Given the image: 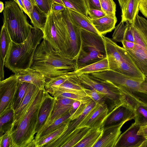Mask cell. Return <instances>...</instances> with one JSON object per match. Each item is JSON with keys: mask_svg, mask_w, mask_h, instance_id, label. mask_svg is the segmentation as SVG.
<instances>
[{"mask_svg": "<svg viewBox=\"0 0 147 147\" xmlns=\"http://www.w3.org/2000/svg\"><path fill=\"white\" fill-rule=\"evenodd\" d=\"M30 68L42 74L46 81L77 69L76 59L62 55L43 39L36 50Z\"/></svg>", "mask_w": 147, "mask_h": 147, "instance_id": "obj_1", "label": "cell"}, {"mask_svg": "<svg viewBox=\"0 0 147 147\" xmlns=\"http://www.w3.org/2000/svg\"><path fill=\"white\" fill-rule=\"evenodd\" d=\"M48 93L45 88H38L23 115L10 130L11 147H34L40 109Z\"/></svg>", "mask_w": 147, "mask_h": 147, "instance_id": "obj_2", "label": "cell"}, {"mask_svg": "<svg viewBox=\"0 0 147 147\" xmlns=\"http://www.w3.org/2000/svg\"><path fill=\"white\" fill-rule=\"evenodd\" d=\"M42 31L34 27L27 38L16 43L12 41L5 60L4 66L15 73L30 68L36 50L43 37Z\"/></svg>", "mask_w": 147, "mask_h": 147, "instance_id": "obj_3", "label": "cell"}, {"mask_svg": "<svg viewBox=\"0 0 147 147\" xmlns=\"http://www.w3.org/2000/svg\"><path fill=\"white\" fill-rule=\"evenodd\" d=\"M105 46L109 69L134 80L142 81L145 76L137 67L127 51L112 39L102 35Z\"/></svg>", "mask_w": 147, "mask_h": 147, "instance_id": "obj_4", "label": "cell"}, {"mask_svg": "<svg viewBox=\"0 0 147 147\" xmlns=\"http://www.w3.org/2000/svg\"><path fill=\"white\" fill-rule=\"evenodd\" d=\"M3 25L7 28L12 41L21 43L28 36L34 27L27 19L26 14L13 0L5 2Z\"/></svg>", "mask_w": 147, "mask_h": 147, "instance_id": "obj_5", "label": "cell"}, {"mask_svg": "<svg viewBox=\"0 0 147 147\" xmlns=\"http://www.w3.org/2000/svg\"><path fill=\"white\" fill-rule=\"evenodd\" d=\"M80 30L81 45L76 58L77 70L107 57L102 35L82 29Z\"/></svg>", "mask_w": 147, "mask_h": 147, "instance_id": "obj_6", "label": "cell"}, {"mask_svg": "<svg viewBox=\"0 0 147 147\" xmlns=\"http://www.w3.org/2000/svg\"><path fill=\"white\" fill-rule=\"evenodd\" d=\"M43 32V39L47 41L55 50L59 51L62 55L67 34L62 12L57 13L51 11L47 16Z\"/></svg>", "mask_w": 147, "mask_h": 147, "instance_id": "obj_7", "label": "cell"}, {"mask_svg": "<svg viewBox=\"0 0 147 147\" xmlns=\"http://www.w3.org/2000/svg\"><path fill=\"white\" fill-rule=\"evenodd\" d=\"M76 74L79 81L84 86L96 90L103 94L106 98L110 101L112 109L123 105L124 98L122 90L117 86L109 82L96 80L88 74Z\"/></svg>", "mask_w": 147, "mask_h": 147, "instance_id": "obj_8", "label": "cell"}, {"mask_svg": "<svg viewBox=\"0 0 147 147\" xmlns=\"http://www.w3.org/2000/svg\"><path fill=\"white\" fill-rule=\"evenodd\" d=\"M109 80L110 82L147 106V76H145L144 80L138 81L113 71Z\"/></svg>", "mask_w": 147, "mask_h": 147, "instance_id": "obj_9", "label": "cell"}, {"mask_svg": "<svg viewBox=\"0 0 147 147\" xmlns=\"http://www.w3.org/2000/svg\"><path fill=\"white\" fill-rule=\"evenodd\" d=\"M65 21L67 34L62 55L71 59L76 58L81 45V38L80 28L71 22L69 17L67 8L65 7L62 12Z\"/></svg>", "mask_w": 147, "mask_h": 147, "instance_id": "obj_10", "label": "cell"}, {"mask_svg": "<svg viewBox=\"0 0 147 147\" xmlns=\"http://www.w3.org/2000/svg\"><path fill=\"white\" fill-rule=\"evenodd\" d=\"M21 83L15 74L0 81V117L12 109Z\"/></svg>", "mask_w": 147, "mask_h": 147, "instance_id": "obj_11", "label": "cell"}, {"mask_svg": "<svg viewBox=\"0 0 147 147\" xmlns=\"http://www.w3.org/2000/svg\"><path fill=\"white\" fill-rule=\"evenodd\" d=\"M140 127L135 122L119 137L115 147H147L146 136L138 134Z\"/></svg>", "mask_w": 147, "mask_h": 147, "instance_id": "obj_12", "label": "cell"}, {"mask_svg": "<svg viewBox=\"0 0 147 147\" xmlns=\"http://www.w3.org/2000/svg\"><path fill=\"white\" fill-rule=\"evenodd\" d=\"M96 105L95 102L92 100L79 117L71 120L66 129L60 135L46 144L43 147H62L76 129L77 127Z\"/></svg>", "mask_w": 147, "mask_h": 147, "instance_id": "obj_13", "label": "cell"}, {"mask_svg": "<svg viewBox=\"0 0 147 147\" xmlns=\"http://www.w3.org/2000/svg\"><path fill=\"white\" fill-rule=\"evenodd\" d=\"M109 113V109L106 103L96 105L76 129L86 127L90 129L101 128Z\"/></svg>", "mask_w": 147, "mask_h": 147, "instance_id": "obj_14", "label": "cell"}, {"mask_svg": "<svg viewBox=\"0 0 147 147\" xmlns=\"http://www.w3.org/2000/svg\"><path fill=\"white\" fill-rule=\"evenodd\" d=\"M134 113L126 107L121 105L115 107L109 113L101 128L103 129L125 120L134 119Z\"/></svg>", "mask_w": 147, "mask_h": 147, "instance_id": "obj_15", "label": "cell"}, {"mask_svg": "<svg viewBox=\"0 0 147 147\" xmlns=\"http://www.w3.org/2000/svg\"><path fill=\"white\" fill-rule=\"evenodd\" d=\"M128 121L125 120L119 124L102 129L101 137L93 147H115L121 132V129Z\"/></svg>", "mask_w": 147, "mask_h": 147, "instance_id": "obj_16", "label": "cell"}, {"mask_svg": "<svg viewBox=\"0 0 147 147\" xmlns=\"http://www.w3.org/2000/svg\"><path fill=\"white\" fill-rule=\"evenodd\" d=\"M131 26L134 42L147 53V20L138 14Z\"/></svg>", "mask_w": 147, "mask_h": 147, "instance_id": "obj_17", "label": "cell"}, {"mask_svg": "<svg viewBox=\"0 0 147 147\" xmlns=\"http://www.w3.org/2000/svg\"><path fill=\"white\" fill-rule=\"evenodd\" d=\"M55 97V102L53 110L43 126L38 131L47 127L56 120L69 113L73 102L76 100L67 98Z\"/></svg>", "mask_w": 147, "mask_h": 147, "instance_id": "obj_18", "label": "cell"}, {"mask_svg": "<svg viewBox=\"0 0 147 147\" xmlns=\"http://www.w3.org/2000/svg\"><path fill=\"white\" fill-rule=\"evenodd\" d=\"M19 82L31 83L40 89H45L46 79L41 73L30 68L18 71L14 73Z\"/></svg>", "mask_w": 147, "mask_h": 147, "instance_id": "obj_19", "label": "cell"}, {"mask_svg": "<svg viewBox=\"0 0 147 147\" xmlns=\"http://www.w3.org/2000/svg\"><path fill=\"white\" fill-rule=\"evenodd\" d=\"M38 88L33 84L29 83L26 93L20 105L14 111L11 128L16 125L23 115Z\"/></svg>", "mask_w": 147, "mask_h": 147, "instance_id": "obj_20", "label": "cell"}, {"mask_svg": "<svg viewBox=\"0 0 147 147\" xmlns=\"http://www.w3.org/2000/svg\"><path fill=\"white\" fill-rule=\"evenodd\" d=\"M89 19L98 34L103 36L112 31L115 29L117 22L116 16L111 17L106 15L96 20Z\"/></svg>", "mask_w": 147, "mask_h": 147, "instance_id": "obj_21", "label": "cell"}, {"mask_svg": "<svg viewBox=\"0 0 147 147\" xmlns=\"http://www.w3.org/2000/svg\"><path fill=\"white\" fill-rule=\"evenodd\" d=\"M56 98L51 96L48 93L40 108L36 129V133L42 127L52 112Z\"/></svg>", "mask_w": 147, "mask_h": 147, "instance_id": "obj_22", "label": "cell"}, {"mask_svg": "<svg viewBox=\"0 0 147 147\" xmlns=\"http://www.w3.org/2000/svg\"><path fill=\"white\" fill-rule=\"evenodd\" d=\"M127 51L137 67L147 76V53L136 44L133 50Z\"/></svg>", "mask_w": 147, "mask_h": 147, "instance_id": "obj_23", "label": "cell"}, {"mask_svg": "<svg viewBox=\"0 0 147 147\" xmlns=\"http://www.w3.org/2000/svg\"><path fill=\"white\" fill-rule=\"evenodd\" d=\"M124 22L121 21L115 28L112 35V39L115 42H121L127 40L134 42V39L131 26L128 21Z\"/></svg>", "mask_w": 147, "mask_h": 147, "instance_id": "obj_24", "label": "cell"}, {"mask_svg": "<svg viewBox=\"0 0 147 147\" xmlns=\"http://www.w3.org/2000/svg\"><path fill=\"white\" fill-rule=\"evenodd\" d=\"M68 10L70 20L78 28L99 34L92 24L88 16L68 9Z\"/></svg>", "mask_w": 147, "mask_h": 147, "instance_id": "obj_25", "label": "cell"}, {"mask_svg": "<svg viewBox=\"0 0 147 147\" xmlns=\"http://www.w3.org/2000/svg\"><path fill=\"white\" fill-rule=\"evenodd\" d=\"M140 0H128L121 8V21H128L131 23L135 19L139 11V6Z\"/></svg>", "mask_w": 147, "mask_h": 147, "instance_id": "obj_26", "label": "cell"}, {"mask_svg": "<svg viewBox=\"0 0 147 147\" xmlns=\"http://www.w3.org/2000/svg\"><path fill=\"white\" fill-rule=\"evenodd\" d=\"M86 88L80 82L75 71H72L69 78L60 86L53 89L49 93L55 90L84 91Z\"/></svg>", "mask_w": 147, "mask_h": 147, "instance_id": "obj_27", "label": "cell"}, {"mask_svg": "<svg viewBox=\"0 0 147 147\" xmlns=\"http://www.w3.org/2000/svg\"><path fill=\"white\" fill-rule=\"evenodd\" d=\"M50 94L53 97L69 98L78 101L81 103L87 101L91 99L86 95L84 91L55 90Z\"/></svg>", "mask_w": 147, "mask_h": 147, "instance_id": "obj_28", "label": "cell"}, {"mask_svg": "<svg viewBox=\"0 0 147 147\" xmlns=\"http://www.w3.org/2000/svg\"><path fill=\"white\" fill-rule=\"evenodd\" d=\"M71 115L68 113L56 120L47 127L38 131L36 134L34 141V147L35 144L41 138L53 131L71 119Z\"/></svg>", "mask_w": 147, "mask_h": 147, "instance_id": "obj_29", "label": "cell"}, {"mask_svg": "<svg viewBox=\"0 0 147 147\" xmlns=\"http://www.w3.org/2000/svg\"><path fill=\"white\" fill-rule=\"evenodd\" d=\"M103 129L99 127L90 128L83 138L74 147H93L101 137Z\"/></svg>", "mask_w": 147, "mask_h": 147, "instance_id": "obj_30", "label": "cell"}, {"mask_svg": "<svg viewBox=\"0 0 147 147\" xmlns=\"http://www.w3.org/2000/svg\"><path fill=\"white\" fill-rule=\"evenodd\" d=\"M109 69V63L106 57L98 61L80 68L75 71L76 74H89Z\"/></svg>", "mask_w": 147, "mask_h": 147, "instance_id": "obj_31", "label": "cell"}, {"mask_svg": "<svg viewBox=\"0 0 147 147\" xmlns=\"http://www.w3.org/2000/svg\"><path fill=\"white\" fill-rule=\"evenodd\" d=\"M47 16L36 5L34 7L29 18L33 27L39 29L43 32L47 22Z\"/></svg>", "mask_w": 147, "mask_h": 147, "instance_id": "obj_32", "label": "cell"}, {"mask_svg": "<svg viewBox=\"0 0 147 147\" xmlns=\"http://www.w3.org/2000/svg\"><path fill=\"white\" fill-rule=\"evenodd\" d=\"M71 120L70 119L59 128L41 138L35 144L34 147H43L46 144L57 138L66 129Z\"/></svg>", "mask_w": 147, "mask_h": 147, "instance_id": "obj_33", "label": "cell"}, {"mask_svg": "<svg viewBox=\"0 0 147 147\" xmlns=\"http://www.w3.org/2000/svg\"><path fill=\"white\" fill-rule=\"evenodd\" d=\"M12 41L7 28L3 25L1 28L0 34V57L4 61Z\"/></svg>", "mask_w": 147, "mask_h": 147, "instance_id": "obj_34", "label": "cell"}, {"mask_svg": "<svg viewBox=\"0 0 147 147\" xmlns=\"http://www.w3.org/2000/svg\"><path fill=\"white\" fill-rule=\"evenodd\" d=\"M65 7L88 16L85 0H62Z\"/></svg>", "mask_w": 147, "mask_h": 147, "instance_id": "obj_35", "label": "cell"}, {"mask_svg": "<svg viewBox=\"0 0 147 147\" xmlns=\"http://www.w3.org/2000/svg\"><path fill=\"white\" fill-rule=\"evenodd\" d=\"M90 129L87 127L76 129L62 147H74L81 140Z\"/></svg>", "mask_w": 147, "mask_h": 147, "instance_id": "obj_36", "label": "cell"}, {"mask_svg": "<svg viewBox=\"0 0 147 147\" xmlns=\"http://www.w3.org/2000/svg\"><path fill=\"white\" fill-rule=\"evenodd\" d=\"M135 123L140 127L147 125V106L139 102L134 112Z\"/></svg>", "mask_w": 147, "mask_h": 147, "instance_id": "obj_37", "label": "cell"}, {"mask_svg": "<svg viewBox=\"0 0 147 147\" xmlns=\"http://www.w3.org/2000/svg\"><path fill=\"white\" fill-rule=\"evenodd\" d=\"M14 115V110L12 109L0 117V136L10 129Z\"/></svg>", "mask_w": 147, "mask_h": 147, "instance_id": "obj_38", "label": "cell"}, {"mask_svg": "<svg viewBox=\"0 0 147 147\" xmlns=\"http://www.w3.org/2000/svg\"><path fill=\"white\" fill-rule=\"evenodd\" d=\"M72 71L47 80L45 87V89L49 93L53 88L60 86L69 78Z\"/></svg>", "mask_w": 147, "mask_h": 147, "instance_id": "obj_39", "label": "cell"}, {"mask_svg": "<svg viewBox=\"0 0 147 147\" xmlns=\"http://www.w3.org/2000/svg\"><path fill=\"white\" fill-rule=\"evenodd\" d=\"M101 10L107 16H116V5L113 0H99Z\"/></svg>", "mask_w": 147, "mask_h": 147, "instance_id": "obj_40", "label": "cell"}, {"mask_svg": "<svg viewBox=\"0 0 147 147\" xmlns=\"http://www.w3.org/2000/svg\"><path fill=\"white\" fill-rule=\"evenodd\" d=\"M29 84L26 82L21 83L17 92L13 106L14 111L20 105L26 93Z\"/></svg>", "mask_w": 147, "mask_h": 147, "instance_id": "obj_41", "label": "cell"}, {"mask_svg": "<svg viewBox=\"0 0 147 147\" xmlns=\"http://www.w3.org/2000/svg\"><path fill=\"white\" fill-rule=\"evenodd\" d=\"M84 91L86 95L92 99L96 105H100L105 103V97L101 93L94 89L86 88L85 90Z\"/></svg>", "mask_w": 147, "mask_h": 147, "instance_id": "obj_42", "label": "cell"}, {"mask_svg": "<svg viewBox=\"0 0 147 147\" xmlns=\"http://www.w3.org/2000/svg\"><path fill=\"white\" fill-rule=\"evenodd\" d=\"M121 90L124 98L123 105L132 111L134 113L140 102L132 95L126 92Z\"/></svg>", "mask_w": 147, "mask_h": 147, "instance_id": "obj_43", "label": "cell"}, {"mask_svg": "<svg viewBox=\"0 0 147 147\" xmlns=\"http://www.w3.org/2000/svg\"><path fill=\"white\" fill-rule=\"evenodd\" d=\"M35 1L38 8L47 16L51 12L52 5L54 3L53 0H35Z\"/></svg>", "mask_w": 147, "mask_h": 147, "instance_id": "obj_44", "label": "cell"}, {"mask_svg": "<svg viewBox=\"0 0 147 147\" xmlns=\"http://www.w3.org/2000/svg\"><path fill=\"white\" fill-rule=\"evenodd\" d=\"M10 130L0 136V147H11L12 142L9 135Z\"/></svg>", "mask_w": 147, "mask_h": 147, "instance_id": "obj_45", "label": "cell"}, {"mask_svg": "<svg viewBox=\"0 0 147 147\" xmlns=\"http://www.w3.org/2000/svg\"><path fill=\"white\" fill-rule=\"evenodd\" d=\"M87 13L89 18L96 20L106 16V14L101 10L88 9Z\"/></svg>", "mask_w": 147, "mask_h": 147, "instance_id": "obj_46", "label": "cell"}, {"mask_svg": "<svg viewBox=\"0 0 147 147\" xmlns=\"http://www.w3.org/2000/svg\"><path fill=\"white\" fill-rule=\"evenodd\" d=\"M92 100L91 99L87 101L81 103L80 105L76 111L70 117L71 120H73L79 117L88 105Z\"/></svg>", "mask_w": 147, "mask_h": 147, "instance_id": "obj_47", "label": "cell"}, {"mask_svg": "<svg viewBox=\"0 0 147 147\" xmlns=\"http://www.w3.org/2000/svg\"><path fill=\"white\" fill-rule=\"evenodd\" d=\"M27 12V15L30 18L34 7L36 5L35 0H22Z\"/></svg>", "mask_w": 147, "mask_h": 147, "instance_id": "obj_48", "label": "cell"}, {"mask_svg": "<svg viewBox=\"0 0 147 147\" xmlns=\"http://www.w3.org/2000/svg\"><path fill=\"white\" fill-rule=\"evenodd\" d=\"M88 9L101 10L99 0H85Z\"/></svg>", "mask_w": 147, "mask_h": 147, "instance_id": "obj_49", "label": "cell"}, {"mask_svg": "<svg viewBox=\"0 0 147 147\" xmlns=\"http://www.w3.org/2000/svg\"><path fill=\"white\" fill-rule=\"evenodd\" d=\"M139 8L140 12L147 18V0L140 1Z\"/></svg>", "mask_w": 147, "mask_h": 147, "instance_id": "obj_50", "label": "cell"}, {"mask_svg": "<svg viewBox=\"0 0 147 147\" xmlns=\"http://www.w3.org/2000/svg\"><path fill=\"white\" fill-rule=\"evenodd\" d=\"M121 43L122 44L123 47L127 50H133L136 45L135 42L127 40L122 41Z\"/></svg>", "mask_w": 147, "mask_h": 147, "instance_id": "obj_51", "label": "cell"}, {"mask_svg": "<svg viewBox=\"0 0 147 147\" xmlns=\"http://www.w3.org/2000/svg\"><path fill=\"white\" fill-rule=\"evenodd\" d=\"M65 8V6L63 5L57 3H54L52 6L51 11L57 13L62 12Z\"/></svg>", "mask_w": 147, "mask_h": 147, "instance_id": "obj_52", "label": "cell"}, {"mask_svg": "<svg viewBox=\"0 0 147 147\" xmlns=\"http://www.w3.org/2000/svg\"><path fill=\"white\" fill-rule=\"evenodd\" d=\"M80 104L81 102L77 100H75L73 102L71 108L69 112L71 116L76 111Z\"/></svg>", "mask_w": 147, "mask_h": 147, "instance_id": "obj_53", "label": "cell"}, {"mask_svg": "<svg viewBox=\"0 0 147 147\" xmlns=\"http://www.w3.org/2000/svg\"><path fill=\"white\" fill-rule=\"evenodd\" d=\"M5 61H3L0 57V81L4 80V66Z\"/></svg>", "mask_w": 147, "mask_h": 147, "instance_id": "obj_54", "label": "cell"}, {"mask_svg": "<svg viewBox=\"0 0 147 147\" xmlns=\"http://www.w3.org/2000/svg\"><path fill=\"white\" fill-rule=\"evenodd\" d=\"M138 134L147 136V125L141 127L138 132Z\"/></svg>", "mask_w": 147, "mask_h": 147, "instance_id": "obj_55", "label": "cell"}, {"mask_svg": "<svg viewBox=\"0 0 147 147\" xmlns=\"http://www.w3.org/2000/svg\"><path fill=\"white\" fill-rule=\"evenodd\" d=\"M18 5L20 9L26 14L27 12L25 8L22 0H13Z\"/></svg>", "mask_w": 147, "mask_h": 147, "instance_id": "obj_56", "label": "cell"}, {"mask_svg": "<svg viewBox=\"0 0 147 147\" xmlns=\"http://www.w3.org/2000/svg\"><path fill=\"white\" fill-rule=\"evenodd\" d=\"M128 0H118L121 9L126 3Z\"/></svg>", "mask_w": 147, "mask_h": 147, "instance_id": "obj_57", "label": "cell"}, {"mask_svg": "<svg viewBox=\"0 0 147 147\" xmlns=\"http://www.w3.org/2000/svg\"><path fill=\"white\" fill-rule=\"evenodd\" d=\"M4 4L1 1L0 2V12L1 13L2 11H3L4 9Z\"/></svg>", "mask_w": 147, "mask_h": 147, "instance_id": "obj_58", "label": "cell"}, {"mask_svg": "<svg viewBox=\"0 0 147 147\" xmlns=\"http://www.w3.org/2000/svg\"><path fill=\"white\" fill-rule=\"evenodd\" d=\"M54 3H58L64 6L62 0H53Z\"/></svg>", "mask_w": 147, "mask_h": 147, "instance_id": "obj_59", "label": "cell"}, {"mask_svg": "<svg viewBox=\"0 0 147 147\" xmlns=\"http://www.w3.org/2000/svg\"><path fill=\"white\" fill-rule=\"evenodd\" d=\"M142 0H140V1H142Z\"/></svg>", "mask_w": 147, "mask_h": 147, "instance_id": "obj_60", "label": "cell"}, {"mask_svg": "<svg viewBox=\"0 0 147 147\" xmlns=\"http://www.w3.org/2000/svg\"><path fill=\"white\" fill-rule=\"evenodd\" d=\"M147 138V136H146Z\"/></svg>", "mask_w": 147, "mask_h": 147, "instance_id": "obj_61", "label": "cell"}]
</instances>
